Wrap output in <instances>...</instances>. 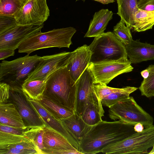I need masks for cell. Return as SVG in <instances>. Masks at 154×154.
I'll list each match as a JSON object with an SVG mask.
<instances>
[{"instance_id":"2","label":"cell","mask_w":154,"mask_h":154,"mask_svg":"<svg viewBox=\"0 0 154 154\" xmlns=\"http://www.w3.org/2000/svg\"><path fill=\"white\" fill-rule=\"evenodd\" d=\"M76 83L66 66L48 77L43 97L75 112Z\"/></svg>"},{"instance_id":"43","label":"cell","mask_w":154,"mask_h":154,"mask_svg":"<svg viewBox=\"0 0 154 154\" xmlns=\"http://www.w3.org/2000/svg\"><path fill=\"white\" fill-rule=\"evenodd\" d=\"M141 75L143 79H146L148 77L149 75V72L146 69L142 71L141 72Z\"/></svg>"},{"instance_id":"42","label":"cell","mask_w":154,"mask_h":154,"mask_svg":"<svg viewBox=\"0 0 154 154\" xmlns=\"http://www.w3.org/2000/svg\"><path fill=\"white\" fill-rule=\"evenodd\" d=\"M99 2L103 4H107L110 3H113L115 2L114 0H93Z\"/></svg>"},{"instance_id":"14","label":"cell","mask_w":154,"mask_h":154,"mask_svg":"<svg viewBox=\"0 0 154 154\" xmlns=\"http://www.w3.org/2000/svg\"><path fill=\"white\" fill-rule=\"evenodd\" d=\"M92 54L89 46L86 45L72 52L66 67L75 82L90 65Z\"/></svg>"},{"instance_id":"23","label":"cell","mask_w":154,"mask_h":154,"mask_svg":"<svg viewBox=\"0 0 154 154\" xmlns=\"http://www.w3.org/2000/svg\"><path fill=\"white\" fill-rule=\"evenodd\" d=\"M47 78L26 81L24 82L22 89L27 99L38 100L43 97Z\"/></svg>"},{"instance_id":"26","label":"cell","mask_w":154,"mask_h":154,"mask_svg":"<svg viewBox=\"0 0 154 154\" xmlns=\"http://www.w3.org/2000/svg\"><path fill=\"white\" fill-rule=\"evenodd\" d=\"M137 89L136 87L130 86L122 88L120 91L113 92L101 99V103L103 106L109 108L118 102L128 97L131 94Z\"/></svg>"},{"instance_id":"44","label":"cell","mask_w":154,"mask_h":154,"mask_svg":"<svg viewBox=\"0 0 154 154\" xmlns=\"http://www.w3.org/2000/svg\"><path fill=\"white\" fill-rule=\"evenodd\" d=\"M148 154H154V145L152 147V149L148 153Z\"/></svg>"},{"instance_id":"45","label":"cell","mask_w":154,"mask_h":154,"mask_svg":"<svg viewBox=\"0 0 154 154\" xmlns=\"http://www.w3.org/2000/svg\"><path fill=\"white\" fill-rule=\"evenodd\" d=\"M79 0H82V1H83L84 2L86 0H75V1H79Z\"/></svg>"},{"instance_id":"6","label":"cell","mask_w":154,"mask_h":154,"mask_svg":"<svg viewBox=\"0 0 154 154\" xmlns=\"http://www.w3.org/2000/svg\"><path fill=\"white\" fill-rule=\"evenodd\" d=\"M154 145V125L136 132L128 137L111 143L101 152L104 154H144Z\"/></svg>"},{"instance_id":"8","label":"cell","mask_w":154,"mask_h":154,"mask_svg":"<svg viewBox=\"0 0 154 154\" xmlns=\"http://www.w3.org/2000/svg\"><path fill=\"white\" fill-rule=\"evenodd\" d=\"M129 60H117L97 63H91L89 67L95 84L107 85L118 75L131 72L133 67Z\"/></svg>"},{"instance_id":"34","label":"cell","mask_w":154,"mask_h":154,"mask_svg":"<svg viewBox=\"0 0 154 154\" xmlns=\"http://www.w3.org/2000/svg\"><path fill=\"white\" fill-rule=\"evenodd\" d=\"M0 154H39V153L35 150L20 149L7 147L0 148Z\"/></svg>"},{"instance_id":"39","label":"cell","mask_w":154,"mask_h":154,"mask_svg":"<svg viewBox=\"0 0 154 154\" xmlns=\"http://www.w3.org/2000/svg\"><path fill=\"white\" fill-rule=\"evenodd\" d=\"M43 154H82L78 150L69 149H54L45 148L42 150Z\"/></svg>"},{"instance_id":"25","label":"cell","mask_w":154,"mask_h":154,"mask_svg":"<svg viewBox=\"0 0 154 154\" xmlns=\"http://www.w3.org/2000/svg\"><path fill=\"white\" fill-rule=\"evenodd\" d=\"M38 101L54 118L59 120L68 118L74 113L73 111L67 109L43 97Z\"/></svg>"},{"instance_id":"38","label":"cell","mask_w":154,"mask_h":154,"mask_svg":"<svg viewBox=\"0 0 154 154\" xmlns=\"http://www.w3.org/2000/svg\"><path fill=\"white\" fill-rule=\"evenodd\" d=\"M138 8L146 11H154V0H138Z\"/></svg>"},{"instance_id":"27","label":"cell","mask_w":154,"mask_h":154,"mask_svg":"<svg viewBox=\"0 0 154 154\" xmlns=\"http://www.w3.org/2000/svg\"><path fill=\"white\" fill-rule=\"evenodd\" d=\"M27 0H0V16L15 17Z\"/></svg>"},{"instance_id":"21","label":"cell","mask_w":154,"mask_h":154,"mask_svg":"<svg viewBox=\"0 0 154 154\" xmlns=\"http://www.w3.org/2000/svg\"><path fill=\"white\" fill-rule=\"evenodd\" d=\"M118 12L117 14L121 17L126 26L131 29L134 23L136 12L139 9L137 0H117Z\"/></svg>"},{"instance_id":"30","label":"cell","mask_w":154,"mask_h":154,"mask_svg":"<svg viewBox=\"0 0 154 154\" xmlns=\"http://www.w3.org/2000/svg\"><path fill=\"white\" fill-rule=\"evenodd\" d=\"M124 21L121 19L113 28V32L116 37L125 46L129 44L133 39L131 29L125 25Z\"/></svg>"},{"instance_id":"22","label":"cell","mask_w":154,"mask_h":154,"mask_svg":"<svg viewBox=\"0 0 154 154\" xmlns=\"http://www.w3.org/2000/svg\"><path fill=\"white\" fill-rule=\"evenodd\" d=\"M102 106L100 100L97 96L88 105L81 116L82 118L87 124L91 126L102 121L104 113Z\"/></svg>"},{"instance_id":"41","label":"cell","mask_w":154,"mask_h":154,"mask_svg":"<svg viewBox=\"0 0 154 154\" xmlns=\"http://www.w3.org/2000/svg\"><path fill=\"white\" fill-rule=\"evenodd\" d=\"M134 129L136 132H140L144 129V127L142 124L138 123L134 126Z\"/></svg>"},{"instance_id":"28","label":"cell","mask_w":154,"mask_h":154,"mask_svg":"<svg viewBox=\"0 0 154 154\" xmlns=\"http://www.w3.org/2000/svg\"><path fill=\"white\" fill-rule=\"evenodd\" d=\"M45 126H26L25 131V135L35 144L40 154H43L42 150L45 148L43 143V137Z\"/></svg>"},{"instance_id":"13","label":"cell","mask_w":154,"mask_h":154,"mask_svg":"<svg viewBox=\"0 0 154 154\" xmlns=\"http://www.w3.org/2000/svg\"><path fill=\"white\" fill-rule=\"evenodd\" d=\"M44 25H17L0 34V50L11 49L15 50L26 39L41 32Z\"/></svg>"},{"instance_id":"3","label":"cell","mask_w":154,"mask_h":154,"mask_svg":"<svg viewBox=\"0 0 154 154\" xmlns=\"http://www.w3.org/2000/svg\"><path fill=\"white\" fill-rule=\"evenodd\" d=\"M73 27L54 29L48 32L36 33L29 37L19 46V53L28 55L35 51L43 48L57 47L69 48L71 38L76 32Z\"/></svg>"},{"instance_id":"35","label":"cell","mask_w":154,"mask_h":154,"mask_svg":"<svg viewBox=\"0 0 154 154\" xmlns=\"http://www.w3.org/2000/svg\"><path fill=\"white\" fill-rule=\"evenodd\" d=\"M26 127L25 128H18L0 123V131L16 135H25V131Z\"/></svg>"},{"instance_id":"10","label":"cell","mask_w":154,"mask_h":154,"mask_svg":"<svg viewBox=\"0 0 154 154\" xmlns=\"http://www.w3.org/2000/svg\"><path fill=\"white\" fill-rule=\"evenodd\" d=\"M76 83L74 112L81 116L89 103L97 97L94 88L95 84L94 77L89 66L77 80Z\"/></svg>"},{"instance_id":"36","label":"cell","mask_w":154,"mask_h":154,"mask_svg":"<svg viewBox=\"0 0 154 154\" xmlns=\"http://www.w3.org/2000/svg\"><path fill=\"white\" fill-rule=\"evenodd\" d=\"M13 147L20 149L35 150H37L39 154H40L35 144L31 140L10 145L5 147Z\"/></svg>"},{"instance_id":"16","label":"cell","mask_w":154,"mask_h":154,"mask_svg":"<svg viewBox=\"0 0 154 154\" xmlns=\"http://www.w3.org/2000/svg\"><path fill=\"white\" fill-rule=\"evenodd\" d=\"M125 47L131 63L136 64L154 60V45L133 40Z\"/></svg>"},{"instance_id":"46","label":"cell","mask_w":154,"mask_h":154,"mask_svg":"<svg viewBox=\"0 0 154 154\" xmlns=\"http://www.w3.org/2000/svg\"><path fill=\"white\" fill-rule=\"evenodd\" d=\"M138 0H137V1H138Z\"/></svg>"},{"instance_id":"1","label":"cell","mask_w":154,"mask_h":154,"mask_svg":"<svg viewBox=\"0 0 154 154\" xmlns=\"http://www.w3.org/2000/svg\"><path fill=\"white\" fill-rule=\"evenodd\" d=\"M134 125L119 120L102 121L92 126L79 144L82 154L100 153L107 145L122 140L136 133Z\"/></svg>"},{"instance_id":"31","label":"cell","mask_w":154,"mask_h":154,"mask_svg":"<svg viewBox=\"0 0 154 154\" xmlns=\"http://www.w3.org/2000/svg\"><path fill=\"white\" fill-rule=\"evenodd\" d=\"M30 140L25 135H16L0 131V148L10 145Z\"/></svg>"},{"instance_id":"7","label":"cell","mask_w":154,"mask_h":154,"mask_svg":"<svg viewBox=\"0 0 154 154\" xmlns=\"http://www.w3.org/2000/svg\"><path fill=\"white\" fill-rule=\"evenodd\" d=\"M109 116L112 120L119 119L134 126L141 123L145 128L153 125V117L139 105L132 97L109 108Z\"/></svg>"},{"instance_id":"5","label":"cell","mask_w":154,"mask_h":154,"mask_svg":"<svg viewBox=\"0 0 154 154\" xmlns=\"http://www.w3.org/2000/svg\"><path fill=\"white\" fill-rule=\"evenodd\" d=\"M89 47L92 52L91 63L128 60L125 46L113 32H104L100 36L94 37Z\"/></svg>"},{"instance_id":"19","label":"cell","mask_w":154,"mask_h":154,"mask_svg":"<svg viewBox=\"0 0 154 154\" xmlns=\"http://www.w3.org/2000/svg\"><path fill=\"white\" fill-rule=\"evenodd\" d=\"M113 12L108 9L96 12L91 20L85 37H97L104 33L109 22L112 18Z\"/></svg>"},{"instance_id":"15","label":"cell","mask_w":154,"mask_h":154,"mask_svg":"<svg viewBox=\"0 0 154 154\" xmlns=\"http://www.w3.org/2000/svg\"><path fill=\"white\" fill-rule=\"evenodd\" d=\"M27 99L45 125L49 127L61 134L79 151V143L67 131L60 120H59L54 118L38 100Z\"/></svg>"},{"instance_id":"18","label":"cell","mask_w":154,"mask_h":154,"mask_svg":"<svg viewBox=\"0 0 154 154\" xmlns=\"http://www.w3.org/2000/svg\"><path fill=\"white\" fill-rule=\"evenodd\" d=\"M60 121L65 128L79 145L92 126L87 124L81 116L75 112L69 117Z\"/></svg>"},{"instance_id":"17","label":"cell","mask_w":154,"mask_h":154,"mask_svg":"<svg viewBox=\"0 0 154 154\" xmlns=\"http://www.w3.org/2000/svg\"><path fill=\"white\" fill-rule=\"evenodd\" d=\"M44 130L43 143L45 148L78 150L59 132L45 125Z\"/></svg>"},{"instance_id":"37","label":"cell","mask_w":154,"mask_h":154,"mask_svg":"<svg viewBox=\"0 0 154 154\" xmlns=\"http://www.w3.org/2000/svg\"><path fill=\"white\" fill-rule=\"evenodd\" d=\"M10 97L9 86L6 83L0 82V103L7 101Z\"/></svg>"},{"instance_id":"24","label":"cell","mask_w":154,"mask_h":154,"mask_svg":"<svg viewBox=\"0 0 154 154\" xmlns=\"http://www.w3.org/2000/svg\"><path fill=\"white\" fill-rule=\"evenodd\" d=\"M154 25V11H146L139 9L135 13L132 28L141 32L152 29Z\"/></svg>"},{"instance_id":"9","label":"cell","mask_w":154,"mask_h":154,"mask_svg":"<svg viewBox=\"0 0 154 154\" xmlns=\"http://www.w3.org/2000/svg\"><path fill=\"white\" fill-rule=\"evenodd\" d=\"M49 15L46 0H27L14 17L18 25H41Z\"/></svg>"},{"instance_id":"12","label":"cell","mask_w":154,"mask_h":154,"mask_svg":"<svg viewBox=\"0 0 154 154\" xmlns=\"http://www.w3.org/2000/svg\"><path fill=\"white\" fill-rule=\"evenodd\" d=\"M72 52H63L41 57L40 62L35 69L25 81L47 78L57 70L66 66Z\"/></svg>"},{"instance_id":"32","label":"cell","mask_w":154,"mask_h":154,"mask_svg":"<svg viewBox=\"0 0 154 154\" xmlns=\"http://www.w3.org/2000/svg\"><path fill=\"white\" fill-rule=\"evenodd\" d=\"M94 88L97 97L100 100L104 97L115 92L121 90L122 88L110 87L100 84H95Z\"/></svg>"},{"instance_id":"33","label":"cell","mask_w":154,"mask_h":154,"mask_svg":"<svg viewBox=\"0 0 154 154\" xmlns=\"http://www.w3.org/2000/svg\"><path fill=\"white\" fill-rule=\"evenodd\" d=\"M17 25L14 17L0 16V34Z\"/></svg>"},{"instance_id":"29","label":"cell","mask_w":154,"mask_h":154,"mask_svg":"<svg viewBox=\"0 0 154 154\" xmlns=\"http://www.w3.org/2000/svg\"><path fill=\"white\" fill-rule=\"evenodd\" d=\"M146 69L148 76L143 79L139 89L142 95L150 98L154 97V64L149 65Z\"/></svg>"},{"instance_id":"4","label":"cell","mask_w":154,"mask_h":154,"mask_svg":"<svg viewBox=\"0 0 154 154\" xmlns=\"http://www.w3.org/2000/svg\"><path fill=\"white\" fill-rule=\"evenodd\" d=\"M41 57L27 54L11 61H2L0 63V82L11 87L22 88V86L37 67Z\"/></svg>"},{"instance_id":"11","label":"cell","mask_w":154,"mask_h":154,"mask_svg":"<svg viewBox=\"0 0 154 154\" xmlns=\"http://www.w3.org/2000/svg\"><path fill=\"white\" fill-rule=\"evenodd\" d=\"M12 102L15 105L26 126L45 125L28 100L21 88L9 86Z\"/></svg>"},{"instance_id":"40","label":"cell","mask_w":154,"mask_h":154,"mask_svg":"<svg viewBox=\"0 0 154 154\" xmlns=\"http://www.w3.org/2000/svg\"><path fill=\"white\" fill-rule=\"evenodd\" d=\"M15 50L11 49H5L0 50V60H3L11 56H14Z\"/></svg>"},{"instance_id":"20","label":"cell","mask_w":154,"mask_h":154,"mask_svg":"<svg viewBox=\"0 0 154 154\" xmlns=\"http://www.w3.org/2000/svg\"><path fill=\"white\" fill-rule=\"evenodd\" d=\"M0 103V123L20 128H25L23 119L12 102Z\"/></svg>"}]
</instances>
